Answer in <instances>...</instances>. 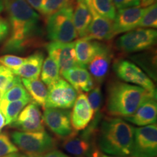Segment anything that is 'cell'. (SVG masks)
<instances>
[{"label":"cell","mask_w":157,"mask_h":157,"mask_svg":"<svg viewBox=\"0 0 157 157\" xmlns=\"http://www.w3.org/2000/svg\"><path fill=\"white\" fill-rule=\"evenodd\" d=\"M152 92L125 82H112L108 88L107 112L113 117H129Z\"/></svg>","instance_id":"cell-3"},{"label":"cell","mask_w":157,"mask_h":157,"mask_svg":"<svg viewBox=\"0 0 157 157\" xmlns=\"http://www.w3.org/2000/svg\"><path fill=\"white\" fill-rule=\"evenodd\" d=\"M90 10L95 11L98 15L113 21L117 14L113 0H84Z\"/></svg>","instance_id":"cell-25"},{"label":"cell","mask_w":157,"mask_h":157,"mask_svg":"<svg viewBox=\"0 0 157 157\" xmlns=\"http://www.w3.org/2000/svg\"><path fill=\"white\" fill-rule=\"evenodd\" d=\"M74 7L66 6L47 17L48 37L52 42H71L78 37L73 21Z\"/></svg>","instance_id":"cell-4"},{"label":"cell","mask_w":157,"mask_h":157,"mask_svg":"<svg viewBox=\"0 0 157 157\" xmlns=\"http://www.w3.org/2000/svg\"><path fill=\"white\" fill-rule=\"evenodd\" d=\"M18 151V148L15 146L5 132H0V157Z\"/></svg>","instance_id":"cell-30"},{"label":"cell","mask_w":157,"mask_h":157,"mask_svg":"<svg viewBox=\"0 0 157 157\" xmlns=\"http://www.w3.org/2000/svg\"><path fill=\"white\" fill-rule=\"evenodd\" d=\"M21 81L31 97V99L34 100L35 103H36L39 105L44 108L47 97H48V88L46 85L39 78L29 79V78H22Z\"/></svg>","instance_id":"cell-23"},{"label":"cell","mask_w":157,"mask_h":157,"mask_svg":"<svg viewBox=\"0 0 157 157\" xmlns=\"http://www.w3.org/2000/svg\"><path fill=\"white\" fill-rule=\"evenodd\" d=\"M5 10V4H4V0H0V13Z\"/></svg>","instance_id":"cell-42"},{"label":"cell","mask_w":157,"mask_h":157,"mask_svg":"<svg viewBox=\"0 0 157 157\" xmlns=\"http://www.w3.org/2000/svg\"><path fill=\"white\" fill-rule=\"evenodd\" d=\"M157 31L153 29H135L117 39L116 48L124 53L141 52L153 48L156 42Z\"/></svg>","instance_id":"cell-5"},{"label":"cell","mask_w":157,"mask_h":157,"mask_svg":"<svg viewBox=\"0 0 157 157\" xmlns=\"http://www.w3.org/2000/svg\"><path fill=\"white\" fill-rule=\"evenodd\" d=\"M42 154H32V153H26L24 154H19L17 157H41Z\"/></svg>","instance_id":"cell-39"},{"label":"cell","mask_w":157,"mask_h":157,"mask_svg":"<svg viewBox=\"0 0 157 157\" xmlns=\"http://www.w3.org/2000/svg\"><path fill=\"white\" fill-rule=\"evenodd\" d=\"M77 93L89 92L94 87V81L85 68L76 66L60 73Z\"/></svg>","instance_id":"cell-19"},{"label":"cell","mask_w":157,"mask_h":157,"mask_svg":"<svg viewBox=\"0 0 157 157\" xmlns=\"http://www.w3.org/2000/svg\"><path fill=\"white\" fill-rule=\"evenodd\" d=\"M11 33L1 52L21 53L39 47L42 35L40 16L25 0H4Z\"/></svg>","instance_id":"cell-1"},{"label":"cell","mask_w":157,"mask_h":157,"mask_svg":"<svg viewBox=\"0 0 157 157\" xmlns=\"http://www.w3.org/2000/svg\"><path fill=\"white\" fill-rule=\"evenodd\" d=\"M44 62V53L42 51H36L34 53L25 58V61L18 69L13 71L15 75L29 79H37L41 74Z\"/></svg>","instance_id":"cell-21"},{"label":"cell","mask_w":157,"mask_h":157,"mask_svg":"<svg viewBox=\"0 0 157 157\" xmlns=\"http://www.w3.org/2000/svg\"><path fill=\"white\" fill-rule=\"evenodd\" d=\"M42 119L45 125L60 139L66 140L76 134L71 122L70 111L47 108Z\"/></svg>","instance_id":"cell-10"},{"label":"cell","mask_w":157,"mask_h":157,"mask_svg":"<svg viewBox=\"0 0 157 157\" xmlns=\"http://www.w3.org/2000/svg\"><path fill=\"white\" fill-rule=\"evenodd\" d=\"M87 97L94 113H97L99 112L102 103V93L101 87L99 86L94 87L90 91L88 92Z\"/></svg>","instance_id":"cell-31"},{"label":"cell","mask_w":157,"mask_h":157,"mask_svg":"<svg viewBox=\"0 0 157 157\" xmlns=\"http://www.w3.org/2000/svg\"><path fill=\"white\" fill-rule=\"evenodd\" d=\"M113 68L118 77L125 82L133 84L148 92L156 90L151 79L133 63L127 60H118Z\"/></svg>","instance_id":"cell-11"},{"label":"cell","mask_w":157,"mask_h":157,"mask_svg":"<svg viewBox=\"0 0 157 157\" xmlns=\"http://www.w3.org/2000/svg\"><path fill=\"white\" fill-rule=\"evenodd\" d=\"M10 125L22 132L44 130L39 105L34 101H31L23 108L16 120Z\"/></svg>","instance_id":"cell-12"},{"label":"cell","mask_w":157,"mask_h":157,"mask_svg":"<svg viewBox=\"0 0 157 157\" xmlns=\"http://www.w3.org/2000/svg\"><path fill=\"white\" fill-rule=\"evenodd\" d=\"M91 157H114V156H108V155L103 154V153H102L101 151H93V154H92Z\"/></svg>","instance_id":"cell-40"},{"label":"cell","mask_w":157,"mask_h":157,"mask_svg":"<svg viewBox=\"0 0 157 157\" xmlns=\"http://www.w3.org/2000/svg\"><path fill=\"white\" fill-rule=\"evenodd\" d=\"M102 44L103 43L88 39L85 37L76 40L74 42V49L78 66L87 68L90 60L101 48Z\"/></svg>","instance_id":"cell-20"},{"label":"cell","mask_w":157,"mask_h":157,"mask_svg":"<svg viewBox=\"0 0 157 157\" xmlns=\"http://www.w3.org/2000/svg\"><path fill=\"white\" fill-rule=\"evenodd\" d=\"M156 124L135 128L131 157H156Z\"/></svg>","instance_id":"cell-9"},{"label":"cell","mask_w":157,"mask_h":157,"mask_svg":"<svg viewBox=\"0 0 157 157\" xmlns=\"http://www.w3.org/2000/svg\"><path fill=\"white\" fill-rule=\"evenodd\" d=\"M25 58L13 55H5L0 57V64L12 71H15L22 66Z\"/></svg>","instance_id":"cell-32"},{"label":"cell","mask_w":157,"mask_h":157,"mask_svg":"<svg viewBox=\"0 0 157 157\" xmlns=\"http://www.w3.org/2000/svg\"><path fill=\"white\" fill-rule=\"evenodd\" d=\"M73 21L77 35L85 37L92 21V15L84 0H76L74 7Z\"/></svg>","instance_id":"cell-22"},{"label":"cell","mask_w":157,"mask_h":157,"mask_svg":"<svg viewBox=\"0 0 157 157\" xmlns=\"http://www.w3.org/2000/svg\"><path fill=\"white\" fill-rule=\"evenodd\" d=\"M31 101L29 100H19V101L7 102L0 101V109L5 116L6 125L11 124L16 120L17 117L25 105Z\"/></svg>","instance_id":"cell-24"},{"label":"cell","mask_w":157,"mask_h":157,"mask_svg":"<svg viewBox=\"0 0 157 157\" xmlns=\"http://www.w3.org/2000/svg\"><path fill=\"white\" fill-rule=\"evenodd\" d=\"M10 32L9 23L5 19L0 17V43L7 38Z\"/></svg>","instance_id":"cell-35"},{"label":"cell","mask_w":157,"mask_h":157,"mask_svg":"<svg viewBox=\"0 0 157 157\" xmlns=\"http://www.w3.org/2000/svg\"><path fill=\"white\" fill-rule=\"evenodd\" d=\"M135 128L120 118H108L98 130V144L105 154L131 157Z\"/></svg>","instance_id":"cell-2"},{"label":"cell","mask_w":157,"mask_h":157,"mask_svg":"<svg viewBox=\"0 0 157 157\" xmlns=\"http://www.w3.org/2000/svg\"><path fill=\"white\" fill-rule=\"evenodd\" d=\"M155 2H156V0H140L139 7L141 8H146V7L154 4Z\"/></svg>","instance_id":"cell-38"},{"label":"cell","mask_w":157,"mask_h":157,"mask_svg":"<svg viewBox=\"0 0 157 157\" xmlns=\"http://www.w3.org/2000/svg\"><path fill=\"white\" fill-rule=\"evenodd\" d=\"M11 137L15 144L26 153L44 154L53 150L56 146L55 139L44 130L38 132L15 131L12 133Z\"/></svg>","instance_id":"cell-6"},{"label":"cell","mask_w":157,"mask_h":157,"mask_svg":"<svg viewBox=\"0 0 157 157\" xmlns=\"http://www.w3.org/2000/svg\"><path fill=\"white\" fill-rule=\"evenodd\" d=\"M2 100L12 102L19 100H29L31 101V97L22 83L16 84L11 89L5 92L2 96Z\"/></svg>","instance_id":"cell-28"},{"label":"cell","mask_w":157,"mask_h":157,"mask_svg":"<svg viewBox=\"0 0 157 157\" xmlns=\"http://www.w3.org/2000/svg\"><path fill=\"white\" fill-rule=\"evenodd\" d=\"M41 157H70L68 155L64 154L63 152L60 151L58 150H52L50 151H48L45 154H42Z\"/></svg>","instance_id":"cell-36"},{"label":"cell","mask_w":157,"mask_h":157,"mask_svg":"<svg viewBox=\"0 0 157 157\" xmlns=\"http://www.w3.org/2000/svg\"><path fill=\"white\" fill-rule=\"evenodd\" d=\"M126 121L137 126L156 124L157 119L156 92H152L144 100L137 111L129 117H125Z\"/></svg>","instance_id":"cell-16"},{"label":"cell","mask_w":157,"mask_h":157,"mask_svg":"<svg viewBox=\"0 0 157 157\" xmlns=\"http://www.w3.org/2000/svg\"><path fill=\"white\" fill-rule=\"evenodd\" d=\"M113 52L111 47L103 43L87 66L88 71L94 82L98 84L103 82L109 72Z\"/></svg>","instance_id":"cell-15"},{"label":"cell","mask_w":157,"mask_h":157,"mask_svg":"<svg viewBox=\"0 0 157 157\" xmlns=\"http://www.w3.org/2000/svg\"><path fill=\"white\" fill-rule=\"evenodd\" d=\"M100 119L101 114L98 112L97 116L94 118V120L91 121V124L88 125L82 134L78 135L75 134L65 140L63 143V147L65 150L76 157H84L92 155L93 153V136L95 135Z\"/></svg>","instance_id":"cell-7"},{"label":"cell","mask_w":157,"mask_h":157,"mask_svg":"<svg viewBox=\"0 0 157 157\" xmlns=\"http://www.w3.org/2000/svg\"><path fill=\"white\" fill-rule=\"evenodd\" d=\"M14 76L13 71L0 64V90L2 95L5 87L13 79Z\"/></svg>","instance_id":"cell-33"},{"label":"cell","mask_w":157,"mask_h":157,"mask_svg":"<svg viewBox=\"0 0 157 157\" xmlns=\"http://www.w3.org/2000/svg\"><path fill=\"white\" fill-rule=\"evenodd\" d=\"M94 111L90 105L86 94L81 93L76 98L71 113V122L75 131L83 130L93 119Z\"/></svg>","instance_id":"cell-17"},{"label":"cell","mask_w":157,"mask_h":157,"mask_svg":"<svg viewBox=\"0 0 157 157\" xmlns=\"http://www.w3.org/2000/svg\"><path fill=\"white\" fill-rule=\"evenodd\" d=\"M19 154L17 152L16 153H13V154H10L8 155H6V156H2V157H17L18 156Z\"/></svg>","instance_id":"cell-43"},{"label":"cell","mask_w":157,"mask_h":157,"mask_svg":"<svg viewBox=\"0 0 157 157\" xmlns=\"http://www.w3.org/2000/svg\"><path fill=\"white\" fill-rule=\"evenodd\" d=\"M77 93L76 90L67 81L60 78L58 81L48 86L44 109H71L75 103Z\"/></svg>","instance_id":"cell-8"},{"label":"cell","mask_w":157,"mask_h":157,"mask_svg":"<svg viewBox=\"0 0 157 157\" xmlns=\"http://www.w3.org/2000/svg\"><path fill=\"white\" fill-rule=\"evenodd\" d=\"M46 48L49 56L58 64L60 73L78 66L74 49V42H52L47 44Z\"/></svg>","instance_id":"cell-13"},{"label":"cell","mask_w":157,"mask_h":157,"mask_svg":"<svg viewBox=\"0 0 157 157\" xmlns=\"http://www.w3.org/2000/svg\"><path fill=\"white\" fill-rule=\"evenodd\" d=\"M60 68L56 60L48 56L43 62L41 70V79L43 83L50 86L60 78Z\"/></svg>","instance_id":"cell-26"},{"label":"cell","mask_w":157,"mask_h":157,"mask_svg":"<svg viewBox=\"0 0 157 157\" xmlns=\"http://www.w3.org/2000/svg\"><path fill=\"white\" fill-rule=\"evenodd\" d=\"M139 28H157V5L156 3L146 7L138 25Z\"/></svg>","instance_id":"cell-29"},{"label":"cell","mask_w":157,"mask_h":157,"mask_svg":"<svg viewBox=\"0 0 157 157\" xmlns=\"http://www.w3.org/2000/svg\"><path fill=\"white\" fill-rule=\"evenodd\" d=\"M140 0H113L116 9L117 10L137 7L140 5Z\"/></svg>","instance_id":"cell-34"},{"label":"cell","mask_w":157,"mask_h":157,"mask_svg":"<svg viewBox=\"0 0 157 157\" xmlns=\"http://www.w3.org/2000/svg\"><path fill=\"white\" fill-rule=\"evenodd\" d=\"M29 5L35 10L41 13L42 10V0H25Z\"/></svg>","instance_id":"cell-37"},{"label":"cell","mask_w":157,"mask_h":157,"mask_svg":"<svg viewBox=\"0 0 157 157\" xmlns=\"http://www.w3.org/2000/svg\"><path fill=\"white\" fill-rule=\"evenodd\" d=\"M146 8L137 7L118 10L113 23V36L123 34L138 27Z\"/></svg>","instance_id":"cell-14"},{"label":"cell","mask_w":157,"mask_h":157,"mask_svg":"<svg viewBox=\"0 0 157 157\" xmlns=\"http://www.w3.org/2000/svg\"><path fill=\"white\" fill-rule=\"evenodd\" d=\"M76 0H42L41 14L48 17L66 6L74 5Z\"/></svg>","instance_id":"cell-27"},{"label":"cell","mask_w":157,"mask_h":157,"mask_svg":"<svg viewBox=\"0 0 157 157\" xmlns=\"http://www.w3.org/2000/svg\"><path fill=\"white\" fill-rule=\"evenodd\" d=\"M90 11L92 15V21L85 38L99 41H107L112 39L114 36L112 21L101 16L93 10H90Z\"/></svg>","instance_id":"cell-18"},{"label":"cell","mask_w":157,"mask_h":157,"mask_svg":"<svg viewBox=\"0 0 157 157\" xmlns=\"http://www.w3.org/2000/svg\"><path fill=\"white\" fill-rule=\"evenodd\" d=\"M2 94L1 90H0V101H1V99H2Z\"/></svg>","instance_id":"cell-44"},{"label":"cell","mask_w":157,"mask_h":157,"mask_svg":"<svg viewBox=\"0 0 157 157\" xmlns=\"http://www.w3.org/2000/svg\"><path fill=\"white\" fill-rule=\"evenodd\" d=\"M6 125V121H5V117L4 114L2 112L1 109H0V130L3 128Z\"/></svg>","instance_id":"cell-41"}]
</instances>
